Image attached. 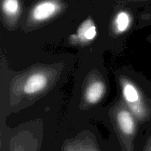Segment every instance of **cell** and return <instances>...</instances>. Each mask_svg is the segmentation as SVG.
Returning <instances> with one entry per match:
<instances>
[{
  "label": "cell",
  "mask_w": 151,
  "mask_h": 151,
  "mask_svg": "<svg viewBox=\"0 0 151 151\" xmlns=\"http://www.w3.org/2000/svg\"><path fill=\"white\" fill-rule=\"evenodd\" d=\"M60 9V4L55 0H43L32 8L31 16L36 22H44L52 17Z\"/></svg>",
  "instance_id": "1"
},
{
  "label": "cell",
  "mask_w": 151,
  "mask_h": 151,
  "mask_svg": "<svg viewBox=\"0 0 151 151\" xmlns=\"http://www.w3.org/2000/svg\"><path fill=\"white\" fill-rule=\"evenodd\" d=\"M47 84V78L42 73H35L27 79L23 91L27 94H33L42 91Z\"/></svg>",
  "instance_id": "2"
},
{
  "label": "cell",
  "mask_w": 151,
  "mask_h": 151,
  "mask_svg": "<svg viewBox=\"0 0 151 151\" xmlns=\"http://www.w3.org/2000/svg\"><path fill=\"white\" fill-rule=\"evenodd\" d=\"M106 86L101 81H94L91 83L86 90L85 97L87 102L90 104L98 103L104 95Z\"/></svg>",
  "instance_id": "3"
},
{
  "label": "cell",
  "mask_w": 151,
  "mask_h": 151,
  "mask_svg": "<svg viewBox=\"0 0 151 151\" xmlns=\"http://www.w3.org/2000/svg\"><path fill=\"white\" fill-rule=\"evenodd\" d=\"M119 128L126 135H131L135 131V122L131 112L127 110H121L116 116Z\"/></svg>",
  "instance_id": "4"
},
{
  "label": "cell",
  "mask_w": 151,
  "mask_h": 151,
  "mask_svg": "<svg viewBox=\"0 0 151 151\" xmlns=\"http://www.w3.org/2000/svg\"><path fill=\"white\" fill-rule=\"evenodd\" d=\"M122 94L128 106L140 103L141 96L137 88L128 81H122Z\"/></svg>",
  "instance_id": "5"
},
{
  "label": "cell",
  "mask_w": 151,
  "mask_h": 151,
  "mask_svg": "<svg viewBox=\"0 0 151 151\" xmlns=\"http://www.w3.org/2000/svg\"><path fill=\"white\" fill-rule=\"evenodd\" d=\"M97 35L96 27L91 19H87L81 24L78 30L77 38L82 41L93 40Z\"/></svg>",
  "instance_id": "6"
},
{
  "label": "cell",
  "mask_w": 151,
  "mask_h": 151,
  "mask_svg": "<svg viewBox=\"0 0 151 151\" xmlns=\"http://www.w3.org/2000/svg\"><path fill=\"white\" fill-rule=\"evenodd\" d=\"M131 24V17L126 11H119L114 19V27L116 32L122 33L129 28Z\"/></svg>",
  "instance_id": "7"
},
{
  "label": "cell",
  "mask_w": 151,
  "mask_h": 151,
  "mask_svg": "<svg viewBox=\"0 0 151 151\" xmlns=\"http://www.w3.org/2000/svg\"><path fill=\"white\" fill-rule=\"evenodd\" d=\"M2 10L9 16H16L20 10L19 0H3L1 4Z\"/></svg>",
  "instance_id": "8"
}]
</instances>
